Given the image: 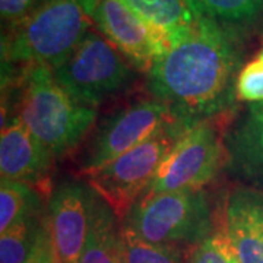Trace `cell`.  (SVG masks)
<instances>
[{"label": "cell", "mask_w": 263, "mask_h": 263, "mask_svg": "<svg viewBox=\"0 0 263 263\" xmlns=\"http://www.w3.org/2000/svg\"><path fill=\"white\" fill-rule=\"evenodd\" d=\"M51 72L67 94L91 108L127 88L135 78L133 67L122 53L92 28Z\"/></svg>", "instance_id": "cell-5"}, {"label": "cell", "mask_w": 263, "mask_h": 263, "mask_svg": "<svg viewBox=\"0 0 263 263\" xmlns=\"http://www.w3.org/2000/svg\"><path fill=\"white\" fill-rule=\"evenodd\" d=\"M227 161L226 138L214 120L196 123L170 151L142 196L174 190H200L215 179Z\"/></svg>", "instance_id": "cell-7"}, {"label": "cell", "mask_w": 263, "mask_h": 263, "mask_svg": "<svg viewBox=\"0 0 263 263\" xmlns=\"http://www.w3.org/2000/svg\"><path fill=\"white\" fill-rule=\"evenodd\" d=\"M54 155L28 130L18 116L2 123L0 176L2 180L34 183L44 179Z\"/></svg>", "instance_id": "cell-12"}, {"label": "cell", "mask_w": 263, "mask_h": 263, "mask_svg": "<svg viewBox=\"0 0 263 263\" xmlns=\"http://www.w3.org/2000/svg\"><path fill=\"white\" fill-rule=\"evenodd\" d=\"M97 192L78 180L62 181L48 200V228L60 263H79L91 230Z\"/></svg>", "instance_id": "cell-10"}, {"label": "cell", "mask_w": 263, "mask_h": 263, "mask_svg": "<svg viewBox=\"0 0 263 263\" xmlns=\"http://www.w3.org/2000/svg\"><path fill=\"white\" fill-rule=\"evenodd\" d=\"M122 2L146 24L165 31L171 40L196 19L186 0H122Z\"/></svg>", "instance_id": "cell-15"}, {"label": "cell", "mask_w": 263, "mask_h": 263, "mask_svg": "<svg viewBox=\"0 0 263 263\" xmlns=\"http://www.w3.org/2000/svg\"><path fill=\"white\" fill-rule=\"evenodd\" d=\"M18 89L16 116L56 158L75 149L97 122V108L73 100L50 66H25Z\"/></svg>", "instance_id": "cell-3"}, {"label": "cell", "mask_w": 263, "mask_h": 263, "mask_svg": "<svg viewBox=\"0 0 263 263\" xmlns=\"http://www.w3.org/2000/svg\"><path fill=\"white\" fill-rule=\"evenodd\" d=\"M119 253L123 263H186L183 247L155 245L142 240L120 224Z\"/></svg>", "instance_id": "cell-18"}, {"label": "cell", "mask_w": 263, "mask_h": 263, "mask_svg": "<svg viewBox=\"0 0 263 263\" xmlns=\"http://www.w3.org/2000/svg\"><path fill=\"white\" fill-rule=\"evenodd\" d=\"M241 263H263V189L238 187L226 199L218 221Z\"/></svg>", "instance_id": "cell-11"}, {"label": "cell", "mask_w": 263, "mask_h": 263, "mask_svg": "<svg viewBox=\"0 0 263 263\" xmlns=\"http://www.w3.org/2000/svg\"><path fill=\"white\" fill-rule=\"evenodd\" d=\"M43 219L44 216H29L0 233V263H28Z\"/></svg>", "instance_id": "cell-19"}, {"label": "cell", "mask_w": 263, "mask_h": 263, "mask_svg": "<svg viewBox=\"0 0 263 263\" xmlns=\"http://www.w3.org/2000/svg\"><path fill=\"white\" fill-rule=\"evenodd\" d=\"M243 56L241 34L234 25L196 18L151 66L146 89L181 122L212 120L237 103Z\"/></svg>", "instance_id": "cell-1"}, {"label": "cell", "mask_w": 263, "mask_h": 263, "mask_svg": "<svg viewBox=\"0 0 263 263\" xmlns=\"http://www.w3.org/2000/svg\"><path fill=\"white\" fill-rule=\"evenodd\" d=\"M227 168L237 179L263 186V122L243 114L226 136Z\"/></svg>", "instance_id": "cell-13"}, {"label": "cell", "mask_w": 263, "mask_h": 263, "mask_svg": "<svg viewBox=\"0 0 263 263\" xmlns=\"http://www.w3.org/2000/svg\"><path fill=\"white\" fill-rule=\"evenodd\" d=\"M257 59H259V60H260V62L263 63V47H262V50H260V53H259V57H257Z\"/></svg>", "instance_id": "cell-24"}, {"label": "cell", "mask_w": 263, "mask_h": 263, "mask_svg": "<svg viewBox=\"0 0 263 263\" xmlns=\"http://www.w3.org/2000/svg\"><path fill=\"white\" fill-rule=\"evenodd\" d=\"M237 101L262 103L263 101V63L256 59L243 66L235 84Z\"/></svg>", "instance_id": "cell-21"}, {"label": "cell", "mask_w": 263, "mask_h": 263, "mask_svg": "<svg viewBox=\"0 0 263 263\" xmlns=\"http://www.w3.org/2000/svg\"><path fill=\"white\" fill-rule=\"evenodd\" d=\"M192 126L177 120L162 127L103 168L85 176L86 183L122 219L129 208L145 193L170 151Z\"/></svg>", "instance_id": "cell-6"}, {"label": "cell", "mask_w": 263, "mask_h": 263, "mask_svg": "<svg viewBox=\"0 0 263 263\" xmlns=\"http://www.w3.org/2000/svg\"><path fill=\"white\" fill-rule=\"evenodd\" d=\"M186 263H241L226 230L218 222L205 240L192 247Z\"/></svg>", "instance_id": "cell-20"}, {"label": "cell", "mask_w": 263, "mask_h": 263, "mask_svg": "<svg viewBox=\"0 0 263 263\" xmlns=\"http://www.w3.org/2000/svg\"><path fill=\"white\" fill-rule=\"evenodd\" d=\"M119 254H120V253H119ZM119 263H123V262H122V259H120V257H119Z\"/></svg>", "instance_id": "cell-25"}, {"label": "cell", "mask_w": 263, "mask_h": 263, "mask_svg": "<svg viewBox=\"0 0 263 263\" xmlns=\"http://www.w3.org/2000/svg\"><path fill=\"white\" fill-rule=\"evenodd\" d=\"M120 224L149 243L193 247L215 230L216 218L205 190H174L138 199Z\"/></svg>", "instance_id": "cell-4"}, {"label": "cell", "mask_w": 263, "mask_h": 263, "mask_svg": "<svg viewBox=\"0 0 263 263\" xmlns=\"http://www.w3.org/2000/svg\"><path fill=\"white\" fill-rule=\"evenodd\" d=\"M91 16L95 28L139 70L148 72L171 47L165 31L146 24L122 0H94Z\"/></svg>", "instance_id": "cell-9"}, {"label": "cell", "mask_w": 263, "mask_h": 263, "mask_svg": "<svg viewBox=\"0 0 263 263\" xmlns=\"http://www.w3.org/2000/svg\"><path fill=\"white\" fill-rule=\"evenodd\" d=\"M41 197L28 183L2 180L0 183V233L27 219L40 215Z\"/></svg>", "instance_id": "cell-16"}, {"label": "cell", "mask_w": 263, "mask_h": 263, "mask_svg": "<svg viewBox=\"0 0 263 263\" xmlns=\"http://www.w3.org/2000/svg\"><path fill=\"white\" fill-rule=\"evenodd\" d=\"M120 218L97 193L91 230L79 263H119Z\"/></svg>", "instance_id": "cell-14"}, {"label": "cell", "mask_w": 263, "mask_h": 263, "mask_svg": "<svg viewBox=\"0 0 263 263\" xmlns=\"http://www.w3.org/2000/svg\"><path fill=\"white\" fill-rule=\"evenodd\" d=\"M28 263H60L59 254L51 238L50 228H48L47 216H44L43 219V226L38 233L37 241H35L32 253L29 256Z\"/></svg>", "instance_id": "cell-22"}, {"label": "cell", "mask_w": 263, "mask_h": 263, "mask_svg": "<svg viewBox=\"0 0 263 263\" xmlns=\"http://www.w3.org/2000/svg\"><path fill=\"white\" fill-rule=\"evenodd\" d=\"M40 0H0V15L2 21L13 24L25 15H28L31 10L38 5Z\"/></svg>", "instance_id": "cell-23"}, {"label": "cell", "mask_w": 263, "mask_h": 263, "mask_svg": "<svg viewBox=\"0 0 263 263\" xmlns=\"http://www.w3.org/2000/svg\"><path fill=\"white\" fill-rule=\"evenodd\" d=\"M196 18L230 24H249L263 13V0H186Z\"/></svg>", "instance_id": "cell-17"}, {"label": "cell", "mask_w": 263, "mask_h": 263, "mask_svg": "<svg viewBox=\"0 0 263 263\" xmlns=\"http://www.w3.org/2000/svg\"><path fill=\"white\" fill-rule=\"evenodd\" d=\"M173 111L158 100H142L110 116L91 139L81 162L88 176L126 154L162 127L177 122Z\"/></svg>", "instance_id": "cell-8"}, {"label": "cell", "mask_w": 263, "mask_h": 263, "mask_svg": "<svg viewBox=\"0 0 263 263\" xmlns=\"http://www.w3.org/2000/svg\"><path fill=\"white\" fill-rule=\"evenodd\" d=\"M94 0H40L34 9L10 24L2 40L3 63H62L92 28Z\"/></svg>", "instance_id": "cell-2"}]
</instances>
